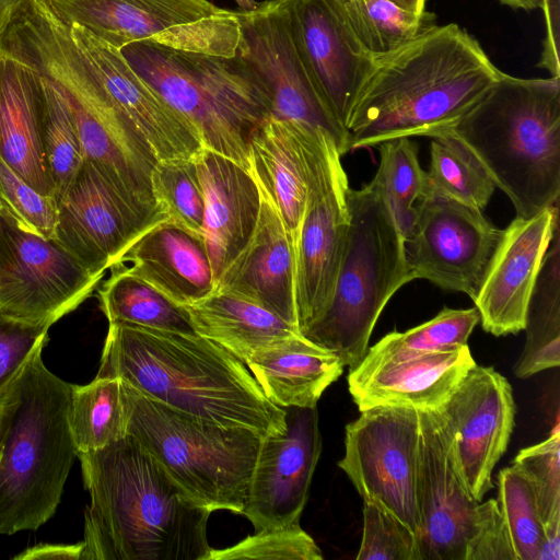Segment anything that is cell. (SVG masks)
<instances>
[{"mask_svg":"<svg viewBox=\"0 0 560 560\" xmlns=\"http://www.w3.org/2000/svg\"><path fill=\"white\" fill-rule=\"evenodd\" d=\"M501 3L513 9H522L526 11L540 8L541 0H499Z\"/></svg>","mask_w":560,"mask_h":560,"instance_id":"obj_51","label":"cell"},{"mask_svg":"<svg viewBox=\"0 0 560 560\" xmlns=\"http://www.w3.org/2000/svg\"><path fill=\"white\" fill-rule=\"evenodd\" d=\"M240 22L235 56L255 74L277 119L328 132L348 153L346 128L329 112L295 49L287 0H266L249 12L234 11Z\"/></svg>","mask_w":560,"mask_h":560,"instance_id":"obj_16","label":"cell"},{"mask_svg":"<svg viewBox=\"0 0 560 560\" xmlns=\"http://www.w3.org/2000/svg\"><path fill=\"white\" fill-rule=\"evenodd\" d=\"M107 93L158 161L195 159L203 148L191 126L128 63L121 51L79 25H69Z\"/></svg>","mask_w":560,"mask_h":560,"instance_id":"obj_21","label":"cell"},{"mask_svg":"<svg viewBox=\"0 0 560 560\" xmlns=\"http://www.w3.org/2000/svg\"><path fill=\"white\" fill-rule=\"evenodd\" d=\"M479 320L476 307H444L433 318L419 326L404 332L387 334L368 349L361 362L372 364L467 345Z\"/></svg>","mask_w":560,"mask_h":560,"instance_id":"obj_36","label":"cell"},{"mask_svg":"<svg viewBox=\"0 0 560 560\" xmlns=\"http://www.w3.org/2000/svg\"><path fill=\"white\" fill-rule=\"evenodd\" d=\"M151 190L168 221L202 236L205 200L195 159L156 161Z\"/></svg>","mask_w":560,"mask_h":560,"instance_id":"obj_39","label":"cell"},{"mask_svg":"<svg viewBox=\"0 0 560 560\" xmlns=\"http://www.w3.org/2000/svg\"><path fill=\"white\" fill-rule=\"evenodd\" d=\"M98 377H118L142 395L226 428L261 436L285 430L284 408L270 401L247 366L198 334L109 324Z\"/></svg>","mask_w":560,"mask_h":560,"instance_id":"obj_3","label":"cell"},{"mask_svg":"<svg viewBox=\"0 0 560 560\" xmlns=\"http://www.w3.org/2000/svg\"><path fill=\"white\" fill-rule=\"evenodd\" d=\"M464 560H516L498 501L479 502L474 510Z\"/></svg>","mask_w":560,"mask_h":560,"instance_id":"obj_44","label":"cell"},{"mask_svg":"<svg viewBox=\"0 0 560 560\" xmlns=\"http://www.w3.org/2000/svg\"><path fill=\"white\" fill-rule=\"evenodd\" d=\"M380 165L371 183L383 195L401 234L406 238L413 219L415 207L428 187L418 145L410 138H396L376 145Z\"/></svg>","mask_w":560,"mask_h":560,"instance_id":"obj_35","label":"cell"},{"mask_svg":"<svg viewBox=\"0 0 560 560\" xmlns=\"http://www.w3.org/2000/svg\"><path fill=\"white\" fill-rule=\"evenodd\" d=\"M37 72L43 82V149L58 203L82 165L84 155L65 96L49 78Z\"/></svg>","mask_w":560,"mask_h":560,"instance_id":"obj_37","label":"cell"},{"mask_svg":"<svg viewBox=\"0 0 560 560\" xmlns=\"http://www.w3.org/2000/svg\"><path fill=\"white\" fill-rule=\"evenodd\" d=\"M184 306L196 334L214 341L244 364L255 352L300 334L273 313L225 292L213 291Z\"/></svg>","mask_w":560,"mask_h":560,"instance_id":"obj_30","label":"cell"},{"mask_svg":"<svg viewBox=\"0 0 560 560\" xmlns=\"http://www.w3.org/2000/svg\"><path fill=\"white\" fill-rule=\"evenodd\" d=\"M235 1L240 8L238 10L245 11V12L255 10L259 4V2H257L256 0H235Z\"/></svg>","mask_w":560,"mask_h":560,"instance_id":"obj_53","label":"cell"},{"mask_svg":"<svg viewBox=\"0 0 560 560\" xmlns=\"http://www.w3.org/2000/svg\"><path fill=\"white\" fill-rule=\"evenodd\" d=\"M68 25L120 49L148 42L173 49L233 57L240 42L234 11L210 0H46Z\"/></svg>","mask_w":560,"mask_h":560,"instance_id":"obj_11","label":"cell"},{"mask_svg":"<svg viewBox=\"0 0 560 560\" xmlns=\"http://www.w3.org/2000/svg\"><path fill=\"white\" fill-rule=\"evenodd\" d=\"M556 232L526 314L525 346L514 366L520 378L560 364V234Z\"/></svg>","mask_w":560,"mask_h":560,"instance_id":"obj_31","label":"cell"},{"mask_svg":"<svg viewBox=\"0 0 560 560\" xmlns=\"http://www.w3.org/2000/svg\"><path fill=\"white\" fill-rule=\"evenodd\" d=\"M131 68L196 131L202 145L249 170L252 132L270 117L255 74L223 57L138 42L119 49Z\"/></svg>","mask_w":560,"mask_h":560,"instance_id":"obj_7","label":"cell"},{"mask_svg":"<svg viewBox=\"0 0 560 560\" xmlns=\"http://www.w3.org/2000/svg\"><path fill=\"white\" fill-rule=\"evenodd\" d=\"M350 225L329 305L301 335L337 354L349 370L368 351L374 326L390 300L412 281L405 237L383 195L370 182L349 191Z\"/></svg>","mask_w":560,"mask_h":560,"instance_id":"obj_8","label":"cell"},{"mask_svg":"<svg viewBox=\"0 0 560 560\" xmlns=\"http://www.w3.org/2000/svg\"><path fill=\"white\" fill-rule=\"evenodd\" d=\"M127 262L133 273L180 305L198 302L215 289L203 237L168 220L140 235L119 264Z\"/></svg>","mask_w":560,"mask_h":560,"instance_id":"obj_27","label":"cell"},{"mask_svg":"<svg viewBox=\"0 0 560 560\" xmlns=\"http://www.w3.org/2000/svg\"><path fill=\"white\" fill-rule=\"evenodd\" d=\"M476 364L468 345L349 370V393L359 410L395 406L436 410Z\"/></svg>","mask_w":560,"mask_h":560,"instance_id":"obj_23","label":"cell"},{"mask_svg":"<svg viewBox=\"0 0 560 560\" xmlns=\"http://www.w3.org/2000/svg\"><path fill=\"white\" fill-rule=\"evenodd\" d=\"M267 398L279 407H316L343 372L334 352L302 335L255 352L245 363Z\"/></svg>","mask_w":560,"mask_h":560,"instance_id":"obj_29","label":"cell"},{"mask_svg":"<svg viewBox=\"0 0 560 560\" xmlns=\"http://www.w3.org/2000/svg\"><path fill=\"white\" fill-rule=\"evenodd\" d=\"M55 238L19 226L0 209V313L51 326L101 281Z\"/></svg>","mask_w":560,"mask_h":560,"instance_id":"obj_13","label":"cell"},{"mask_svg":"<svg viewBox=\"0 0 560 560\" xmlns=\"http://www.w3.org/2000/svg\"><path fill=\"white\" fill-rule=\"evenodd\" d=\"M310 129L270 116L255 128L248 142L249 172L278 211L293 248L306 200Z\"/></svg>","mask_w":560,"mask_h":560,"instance_id":"obj_28","label":"cell"},{"mask_svg":"<svg viewBox=\"0 0 560 560\" xmlns=\"http://www.w3.org/2000/svg\"><path fill=\"white\" fill-rule=\"evenodd\" d=\"M402 9L420 13L424 11L425 0H389Z\"/></svg>","mask_w":560,"mask_h":560,"instance_id":"obj_52","label":"cell"},{"mask_svg":"<svg viewBox=\"0 0 560 560\" xmlns=\"http://www.w3.org/2000/svg\"><path fill=\"white\" fill-rule=\"evenodd\" d=\"M0 209L22 229L54 238L58 203L39 194L0 159Z\"/></svg>","mask_w":560,"mask_h":560,"instance_id":"obj_43","label":"cell"},{"mask_svg":"<svg viewBox=\"0 0 560 560\" xmlns=\"http://www.w3.org/2000/svg\"><path fill=\"white\" fill-rule=\"evenodd\" d=\"M287 7L300 60L329 112L346 128L375 57L355 45L327 0H287Z\"/></svg>","mask_w":560,"mask_h":560,"instance_id":"obj_20","label":"cell"},{"mask_svg":"<svg viewBox=\"0 0 560 560\" xmlns=\"http://www.w3.org/2000/svg\"><path fill=\"white\" fill-rule=\"evenodd\" d=\"M44 347L0 398V535L35 530L54 515L77 457L68 420L73 384L45 366Z\"/></svg>","mask_w":560,"mask_h":560,"instance_id":"obj_6","label":"cell"},{"mask_svg":"<svg viewBox=\"0 0 560 560\" xmlns=\"http://www.w3.org/2000/svg\"><path fill=\"white\" fill-rule=\"evenodd\" d=\"M322 560L314 539L299 524L260 529L224 549H211L208 560Z\"/></svg>","mask_w":560,"mask_h":560,"instance_id":"obj_41","label":"cell"},{"mask_svg":"<svg viewBox=\"0 0 560 560\" xmlns=\"http://www.w3.org/2000/svg\"><path fill=\"white\" fill-rule=\"evenodd\" d=\"M363 502V535L355 559L421 560L412 529L380 504Z\"/></svg>","mask_w":560,"mask_h":560,"instance_id":"obj_42","label":"cell"},{"mask_svg":"<svg viewBox=\"0 0 560 560\" xmlns=\"http://www.w3.org/2000/svg\"><path fill=\"white\" fill-rule=\"evenodd\" d=\"M540 8L546 20V38L540 67L546 68L551 75L560 77L559 71V0H541Z\"/></svg>","mask_w":560,"mask_h":560,"instance_id":"obj_48","label":"cell"},{"mask_svg":"<svg viewBox=\"0 0 560 560\" xmlns=\"http://www.w3.org/2000/svg\"><path fill=\"white\" fill-rule=\"evenodd\" d=\"M49 325L30 324L0 313V398L31 354L48 340Z\"/></svg>","mask_w":560,"mask_h":560,"instance_id":"obj_46","label":"cell"},{"mask_svg":"<svg viewBox=\"0 0 560 560\" xmlns=\"http://www.w3.org/2000/svg\"><path fill=\"white\" fill-rule=\"evenodd\" d=\"M558 230V205L532 218L516 217L503 230L474 299L485 331L500 337L524 330L545 255Z\"/></svg>","mask_w":560,"mask_h":560,"instance_id":"obj_19","label":"cell"},{"mask_svg":"<svg viewBox=\"0 0 560 560\" xmlns=\"http://www.w3.org/2000/svg\"><path fill=\"white\" fill-rule=\"evenodd\" d=\"M43 82L0 42V159L39 194L55 198L42 139Z\"/></svg>","mask_w":560,"mask_h":560,"instance_id":"obj_26","label":"cell"},{"mask_svg":"<svg viewBox=\"0 0 560 560\" xmlns=\"http://www.w3.org/2000/svg\"><path fill=\"white\" fill-rule=\"evenodd\" d=\"M195 162L205 200L202 237L217 282L252 236L261 194L249 170L228 156L203 147Z\"/></svg>","mask_w":560,"mask_h":560,"instance_id":"obj_25","label":"cell"},{"mask_svg":"<svg viewBox=\"0 0 560 560\" xmlns=\"http://www.w3.org/2000/svg\"><path fill=\"white\" fill-rule=\"evenodd\" d=\"M68 420L77 455L125 438L127 421L120 378L96 376L86 385H73Z\"/></svg>","mask_w":560,"mask_h":560,"instance_id":"obj_33","label":"cell"},{"mask_svg":"<svg viewBox=\"0 0 560 560\" xmlns=\"http://www.w3.org/2000/svg\"><path fill=\"white\" fill-rule=\"evenodd\" d=\"M260 194L255 230L219 276L214 291L249 301L296 327L293 244L278 211Z\"/></svg>","mask_w":560,"mask_h":560,"instance_id":"obj_24","label":"cell"},{"mask_svg":"<svg viewBox=\"0 0 560 560\" xmlns=\"http://www.w3.org/2000/svg\"><path fill=\"white\" fill-rule=\"evenodd\" d=\"M98 298L109 324L196 334L184 305L171 300L125 264L110 268L109 278L98 289Z\"/></svg>","mask_w":560,"mask_h":560,"instance_id":"obj_32","label":"cell"},{"mask_svg":"<svg viewBox=\"0 0 560 560\" xmlns=\"http://www.w3.org/2000/svg\"><path fill=\"white\" fill-rule=\"evenodd\" d=\"M450 463L468 494L481 502L493 487L492 471L514 428L509 381L491 366L475 364L434 411Z\"/></svg>","mask_w":560,"mask_h":560,"instance_id":"obj_15","label":"cell"},{"mask_svg":"<svg viewBox=\"0 0 560 560\" xmlns=\"http://www.w3.org/2000/svg\"><path fill=\"white\" fill-rule=\"evenodd\" d=\"M502 235L503 230L488 221L482 210L428 183L405 238L411 277L465 293L474 301Z\"/></svg>","mask_w":560,"mask_h":560,"instance_id":"obj_14","label":"cell"},{"mask_svg":"<svg viewBox=\"0 0 560 560\" xmlns=\"http://www.w3.org/2000/svg\"><path fill=\"white\" fill-rule=\"evenodd\" d=\"M383 54L392 51L433 28L431 12H411L389 0H363Z\"/></svg>","mask_w":560,"mask_h":560,"instance_id":"obj_45","label":"cell"},{"mask_svg":"<svg viewBox=\"0 0 560 560\" xmlns=\"http://www.w3.org/2000/svg\"><path fill=\"white\" fill-rule=\"evenodd\" d=\"M497 501L516 560H539L545 534L536 497L527 479L514 466L500 470Z\"/></svg>","mask_w":560,"mask_h":560,"instance_id":"obj_40","label":"cell"},{"mask_svg":"<svg viewBox=\"0 0 560 560\" xmlns=\"http://www.w3.org/2000/svg\"><path fill=\"white\" fill-rule=\"evenodd\" d=\"M355 45L368 55H382V46L363 0H327Z\"/></svg>","mask_w":560,"mask_h":560,"instance_id":"obj_47","label":"cell"},{"mask_svg":"<svg viewBox=\"0 0 560 560\" xmlns=\"http://www.w3.org/2000/svg\"><path fill=\"white\" fill-rule=\"evenodd\" d=\"M0 427H1V407H0ZM0 455H1V429H0Z\"/></svg>","mask_w":560,"mask_h":560,"instance_id":"obj_54","label":"cell"},{"mask_svg":"<svg viewBox=\"0 0 560 560\" xmlns=\"http://www.w3.org/2000/svg\"><path fill=\"white\" fill-rule=\"evenodd\" d=\"M501 74L465 28L435 25L375 57L346 125L348 151L432 138L457 122Z\"/></svg>","mask_w":560,"mask_h":560,"instance_id":"obj_2","label":"cell"},{"mask_svg":"<svg viewBox=\"0 0 560 560\" xmlns=\"http://www.w3.org/2000/svg\"><path fill=\"white\" fill-rule=\"evenodd\" d=\"M419 416L420 557L421 560H464L470 520L479 502L468 494L453 470L432 412L419 411Z\"/></svg>","mask_w":560,"mask_h":560,"instance_id":"obj_22","label":"cell"},{"mask_svg":"<svg viewBox=\"0 0 560 560\" xmlns=\"http://www.w3.org/2000/svg\"><path fill=\"white\" fill-rule=\"evenodd\" d=\"M459 139L511 200L532 218L560 196V77L502 72L486 94L442 131ZM441 132V133H442Z\"/></svg>","mask_w":560,"mask_h":560,"instance_id":"obj_5","label":"cell"},{"mask_svg":"<svg viewBox=\"0 0 560 560\" xmlns=\"http://www.w3.org/2000/svg\"><path fill=\"white\" fill-rule=\"evenodd\" d=\"M164 220L163 212L121 197L84 159L58 201L54 238L93 276L103 278L141 234Z\"/></svg>","mask_w":560,"mask_h":560,"instance_id":"obj_17","label":"cell"},{"mask_svg":"<svg viewBox=\"0 0 560 560\" xmlns=\"http://www.w3.org/2000/svg\"><path fill=\"white\" fill-rule=\"evenodd\" d=\"M306 200L294 245L295 312L300 334L326 311L343 260L350 225L349 180L334 138L310 129Z\"/></svg>","mask_w":560,"mask_h":560,"instance_id":"obj_10","label":"cell"},{"mask_svg":"<svg viewBox=\"0 0 560 560\" xmlns=\"http://www.w3.org/2000/svg\"><path fill=\"white\" fill-rule=\"evenodd\" d=\"M77 457L90 494L83 560H208L212 512L197 504L133 436Z\"/></svg>","mask_w":560,"mask_h":560,"instance_id":"obj_1","label":"cell"},{"mask_svg":"<svg viewBox=\"0 0 560 560\" xmlns=\"http://www.w3.org/2000/svg\"><path fill=\"white\" fill-rule=\"evenodd\" d=\"M120 382L127 434L197 504L242 514L264 436L192 417Z\"/></svg>","mask_w":560,"mask_h":560,"instance_id":"obj_9","label":"cell"},{"mask_svg":"<svg viewBox=\"0 0 560 560\" xmlns=\"http://www.w3.org/2000/svg\"><path fill=\"white\" fill-rule=\"evenodd\" d=\"M431 139L429 184L457 201L485 209L495 185L476 155L450 133L442 132Z\"/></svg>","mask_w":560,"mask_h":560,"instance_id":"obj_34","label":"cell"},{"mask_svg":"<svg viewBox=\"0 0 560 560\" xmlns=\"http://www.w3.org/2000/svg\"><path fill=\"white\" fill-rule=\"evenodd\" d=\"M83 544H40L22 553L16 555L14 559L34 560V559H82Z\"/></svg>","mask_w":560,"mask_h":560,"instance_id":"obj_49","label":"cell"},{"mask_svg":"<svg viewBox=\"0 0 560 560\" xmlns=\"http://www.w3.org/2000/svg\"><path fill=\"white\" fill-rule=\"evenodd\" d=\"M284 411V432L261 439L242 512L255 532L300 523L322 451L316 407Z\"/></svg>","mask_w":560,"mask_h":560,"instance_id":"obj_18","label":"cell"},{"mask_svg":"<svg viewBox=\"0 0 560 560\" xmlns=\"http://www.w3.org/2000/svg\"><path fill=\"white\" fill-rule=\"evenodd\" d=\"M514 466L529 482L544 526L542 550L549 556L560 551V431L559 422L542 442L523 448Z\"/></svg>","mask_w":560,"mask_h":560,"instance_id":"obj_38","label":"cell"},{"mask_svg":"<svg viewBox=\"0 0 560 560\" xmlns=\"http://www.w3.org/2000/svg\"><path fill=\"white\" fill-rule=\"evenodd\" d=\"M30 0H0V35L13 15Z\"/></svg>","mask_w":560,"mask_h":560,"instance_id":"obj_50","label":"cell"},{"mask_svg":"<svg viewBox=\"0 0 560 560\" xmlns=\"http://www.w3.org/2000/svg\"><path fill=\"white\" fill-rule=\"evenodd\" d=\"M0 42L61 91L84 159L126 200L142 209L163 212L151 190V173L158 161L154 153L107 93L74 42L70 26L55 14L47 1H27L11 19Z\"/></svg>","mask_w":560,"mask_h":560,"instance_id":"obj_4","label":"cell"},{"mask_svg":"<svg viewBox=\"0 0 560 560\" xmlns=\"http://www.w3.org/2000/svg\"><path fill=\"white\" fill-rule=\"evenodd\" d=\"M347 424L338 466L363 501L388 510L417 535L420 416L416 409L375 406Z\"/></svg>","mask_w":560,"mask_h":560,"instance_id":"obj_12","label":"cell"}]
</instances>
